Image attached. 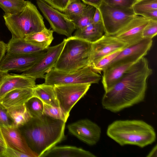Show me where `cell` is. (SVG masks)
Segmentation results:
<instances>
[{
    "instance_id": "14",
    "label": "cell",
    "mask_w": 157,
    "mask_h": 157,
    "mask_svg": "<svg viewBox=\"0 0 157 157\" xmlns=\"http://www.w3.org/2000/svg\"><path fill=\"white\" fill-rule=\"evenodd\" d=\"M127 46L124 43L113 36L104 34L92 44L90 65L104 56Z\"/></svg>"
},
{
    "instance_id": "34",
    "label": "cell",
    "mask_w": 157,
    "mask_h": 157,
    "mask_svg": "<svg viewBox=\"0 0 157 157\" xmlns=\"http://www.w3.org/2000/svg\"><path fill=\"white\" fill-rule=\"evenodd\" d=\"M44 0L52 7L63 13L70 2V0Z\"/></svg>"
},
{
    "instance_id": "3",
    "label": "cell",
    "mask_w": 157,
    "mask_h": 157,
    "mask_svg": "<svg viewBox=\"0 0 157 157\" xmlns=\"http://www.w3.org/2000/svg\"><path fill=\"white\" fill-rule=\"evenodd\" d=\"M92 43L72 36L65 39L64 46L54 68L71 72L90 66Z\"/></svg>"
},
{
    "instance_id": "33",
    "label": "cell",
    "mask_w": 157,
    "mask_h": 157,
    "mask_svg": "<svg viewBox=\"0 0 157 157\" xmlns=\"http://www.w3.org/2000/svg\"><path fill=\"white\" fill-rule=\"evenodd\" d=\"M157 34V20H151L143 30L142 37L152 39Z\"/></svg>"
},
{
    "instance_id": "30",
    "label": "cell",
    "mask_w": 157,
    "mask_h": 157,
    "mask_svg": "<svg viewBox=\"0 0 157 157\" xmlns=\"http://www.w3.org/2000/svg\"><path fill=\"white\" fill-rule=\"evenodd\" d=\"M43 114L53 119L66 122L68 116H67L59 107H56L44 103Z\"/></svg>"
},
{
    "instance_id": "12",
    "label": "cell",
    "mask_w": 157,
    "mask_h": 157,
    "mask_svg": "<svg viewBox=\"0 0 157 157\" xmlns=\"http://www.w3.org/2000/svg\"><path fill=\"white\" fill-rule=\"evenodd\" d=\"M151 20L136 15L116 34L113 35L127 46L134 44L143 39L142 33Z\"/></svg>"
},
{
    "instance_id": "24",
    "label": "cell",
    "mask_w": 157,
    "mask_h": 157,
    "mask_svg": "<svg viewBox=\"0 0 157 157\" xmlns=\"http://www.w3.org/2000/svg\"><path fill=\"white\" fill-rule=\"evenodd\" d=\"M53 31L46 28L40 32L28 35L24 38L28 42L43 49H47L54 39Z\"/></svg>"
},
{
    "instance_id": "38",
    "label": "cell",
    "mask_w": 157,
    "mask_h": 157,
    "mask_svg": "<svg viewBox=\"0 0 157 157\" xmlns=\"http://www.w3.org/2000/svg\"><path fill=\"white\" fill-rule=\"evenodd\" d=\"M87 5L91 6L95 8H98L103 2V0H81Z\"/></svg>"
},
{
    "instance_id": "17",
    "label": "cell",
    "mask_w": 157,
    "mask_h": 157,
    "mask_svg": "<svg viewBox=\"0 0 157 157\" xmlns=\"http://www.w3.org/2000/svg\"><path fill=\"white\" fill-rule=\"evenodd\" d=\"M152 39H143L134 44L126 46L108 65L124 59H140L147 55L152 46Z\"/></svg>"
},
{
    "instance_id": "32",
    "label": "cell",
    "mask_w": 157,
    "mask_h": 157,
    "mask_svg": "<svg viewBox=\"0 0 157 157\" xmlns=\"http://www.w3.org/2000/svg\"><path fill=\"white\" fill-rule=\"evenodd\" d=\"M136 0H103L106 4L114 7L121 9L132 8Z\"/></svg>"
},
{
    "instance_id": "6",
    "label": "cell",
    "mask_w": 157,
    "mask_h": 157,
    "mask_svg": "<svg viewBox=\"0 0 157 157\" xmlns=\"http://www.w3.org/2000/svg\"><path fill=\"white\" fill-rule=\"evenodd\" d=\"M105 34H116L136 15L132 8L121 9L109 6L103 2L98 8Z\"/></svg>"
},
{
    "instance_id": "15",
    "label": "cell",
    "mask_w": 157,
    "mask_h": 157,
    "mask_svg": "<svg viewBox=\"0 0 157 157\" xmlns=\"http://www.w3.org/2000/svg\"><path fill=\"white\" fill-rule=\"evenodd\" d=\"M7 147L28 155L30 157H37L28 145L19 128L12 126L1 127Z\"/></svg>"
},
{
    "instance_id": "2",
    "label": "cell",
    "mask_w": 157,
    "mask_h": 157,
    "mask_svg": "<svg viewBox=\"0 0 157 157\" xmlns=\"http://www.w3.org/2000/svg\"><path fill=\"white\" fill-rule=\"evenodd\" d=\"M107 136L121 146L132 145L143 147L154 142L153 127L140 120H117L108 127Z\"/></svg>"
},
{
    "instance_id": "45",
    "label": "cell",
    "mask_w": 157,
    "mask_h": 157,
    "mask_svg": "<svg viewBox=\"0 0 157 157\" xmlns=\"http://www.w3.org/2000/svg\"><path fill=\"white\" fill-rule=\"evenodd\" d=\"M77 1H81V0H70V2Z\"/></svg>"
},
{
    "instance_id": "7",
    "label": "cell",
    "mask_w": 157,
    "mask_h": 157,
    "mask_svg": "<svg viewBox=\"0 0 157 157\" xmlns=\"http://www.w3.org/2000/svg\"><path fill=\"white\" fill-rule=\"evenodd\" d=\"M91 84H64L54 85L59 107L68 116L76 103L89 90Z\"/></svg>"
},
{
    "instance_id": "37",
    "label": "cell",
    "mask_w": 157,
    "mask_h": 157,
    "mask_svg": "<svg viewBox=\"0 0 157 157\" xmlns=\"http://www.w3.org/2000/svg\"><path fill=\"white\" fill-rule=\"evenodd\" d=\"M141 16L151 20H157V10H152L148 11Z\"/></svg>"
},
{
    "instance_id": "9",
    "label": "cell",
    "mask_w": 157,
    "mask_h": 157,
    "mask_svg": "<svg viewBox=\"0 0 157 157\" xmlns=\"http://www.w3.org/2000/svg\"><path fill=\"white\" fill-rule=\"evenodd\" d=\"M47 49L28 54L7 53L0 63V71H25L31 68L44 56Z\"/></svg>"
},
{
    "instance_id": "10",
    "label": "cell",
    "mask_w": 157,
    "mask_h": 157,
    "mask_svg": "<svg viewBox=\"0 0 157 157\" xmlns=\"http://www.w3.org/2000/svg\"><path fill=\"white\" fill-rule=\"evenodd\" d=\"M65 39L59 44L49 47L44 56L34 66L24 71L23 75L35 79L44 78L45 74L54 67L64 46Z\"/></svg>"
},
{
    "instance_id": "41",
    "label": "cell",
    "mask_w": 157,
    "mask_h": 157,
    "mask_svg": "<svg viewBox=\"0 0 157 157\" xmlns=\"http://www.w3.org/2000/svg\"><path fill=\"white\" fill-rule=\"evenodd\" d=\"M0 146L4 148H6L7 147L6 141L1 127H0Z\"/></svg>"
},
{
    "instance_id": "19",
    "label": "cell",
    "mask_w": 157,
    "mask_h": 157,
    "mask_svg": "<svg viewBox=\"0 0 157 157\" xmlns=\"http://www.w3.org/2000/svg\"><path fill=\"white\" fill-rule=\"evenodd\" d=\"M94 154L81 148L71 146H54L41 157H95Z\"/></svg>"
},
{
    "instance_id": "8",
    "label": "cell",
    "mask_w": 157,
    "mask_h": 157,
    "mask_svg": "<svg viewBox=\"0 0 157 157\" xmlns=\"http://www.w3.org/2000/svg\"><path fill=\"white\" fill-rule=\"evenodd\" d=\"M36 2L53 32L67 38L72 36L75 29L73 21L67 15L52 7L44 0H36Z\"/></svg>"
},
{
    "instance_id": "11",
    "label": "cell",
    "mask_w": 157,
    "mask_h": 157,
    "mask_svg": "<svg viewBox=\"0 0 157 157\" xmlns=\"http://www.w3.org/2000/svg\"><path fill=\"white\" fill-rule=\"evenodd\" d=\"M67 128L71 134L89 145H95L100 140V128L89 119L79 120L68 124Z\"/></svg>"
},
{
    "instance_id": "43",
    "label": "cell",
    "mask_w": 157,
    "mask_h": 157,
    "mask_svg": "<svg viewBox=\"0 0 157 157\" xmlns=\"http://www.w3.org/2000/svg\"><path fill=\"white\" fill-rule=\"evenodd\" d=\"M8 74L7 72L0 71V85L5 77Z\"/></svg>"
},
{
    "instance_id": "23",
    "label": "cell",
    "mask_w": 157,
    "mask_h": 157,
    "mask_svg": "<svg viewBox=\"0 0 157 157\" xmlns=\"http://www.w3.org/2000/svg\"><path fill=\"white\" fill-rule=\"evenodd\" d=\"M33 96L39 98L44 103L59 107L54 86L44 83L37 85L33 88Z\"/></svg>"
},
{
    "instance_id": "28",
    "label": "cell",
    "mask_w": 157,
    "mask_h": 157,
    "mask_svg": "<svg viewBox=\"0 0 157 157\" xmlns=\"http://www.w3.org/2000/svg\"><path fill=\"white\" fill-rule=\"evenodd\" d=\"M25 104L32 118L39 117L43 114L44 103L39 98L33 96Z\"/></svg>"
},
{
    "instance_id": "31",
    "label": "cell",
    "mask_w": 157,
    "mask_h": 157,
    "mask_svg": "<svg viewBox=\"0 0 157 157\" xmlns=\"http://www.w3.org/2000/svg\"><path fill=\"white\" fill-rule=\"evenodd\" d=\"M87 5L81 1H74L69 4L63 13L71 19L82 12Z\"/></svg>"
},
{
    "instance_id": "13",
    "label": "cell",
    "mask_w": 157,
    "mask_h": 157,
    "mask_svg": "<svg viewBox=\"0 0 157 157\" xmlns=\"http://www.w3.org/2000/svg\"><path fill=\"white\" fill-rule=\"evenodd\" d=\"M139 59H127L107 65L103 70L102 82L105 92L110 89Z\"/></svg>"
},
{
    "instance_id": "16",
    "label": "cell",
    "mask_w": 157,
    "mask_h": 157,
    "mask_svg": "<svg viewBox=\"0 0 157 157\" xmlns=\"http://www.w3.org/2000/svg\"><path fill=\"white\" fill-rule=\"evenodd\" d=\"M36 79L22 74H9L5 77L0 85V98L6 93L19 88H33Z\"/></svg>"
},
{
    "instance_id": "27",
    "label": "cell",
    "mask_w": 157,
    "mask_h": 157,
    "mask_svg": "<svg viewBox=\"0 0 157 157\" xmlns=\"http://www.w3.org/2000/svg\"><path fill=\"white\" fill-rule=\"evenodd\" d=\"M132 9L136 15L141 16L150 10H157V0H136Z\"/></svg>"
},
{
    "instance_id": "44",
    "label": "cell",
    "mask_w": 157,
    "mask_h": 157,
    "mask_svg": "<svg viewBox=\"0 0 157 157\" xmlns=\"http://www.w3.org/2000/svg\"><path fill=\"white\" fill-rule=\"evenodd\" d=\"M5 148H4L1 147V146H0V155L1 154L2 152L5 149Z\"/></svg>"
},
{
    "instance_id": "5",
    "label": "cell",
    "mask_w": 157,
    "mask_h": 157,
    "mask_svg": "<svg viewBox=\"0 0 157 157\" xmlns=\"http://www.w3.org/2000/svg\"><path fill=\"white\" fill-rule=\"evenodd\" d=\"M99 73L90 66H87L71 72H64L54 67L45 75L44 83L55 85L64 84L98 83L101 79Z\"/></svg>"
},
{
    "instance_id": "1",
    "label": "cell",
    "mask_w": 157,
    "mask_h": 157,
    "mask_svg": "<svg viewBox=\"0 0 157 157\" xmlns=\"http://www.w3.org/2000/svg\"><path fill=\"white\" fill-rule=\"evenodd\" d=\"M65 122L43 114L32 118L21 127V132L31 150L41 157L46 151L65 140Z\"/></svg>"
},
{
    "instance_id": "40",
    "label": "cell",
    "mask_w": 157,
    "mask_h": 157,
    "mask_svg": "<svg viewBox=\"0 0 157 157\" xmlns=\"http://www.w3.org/2000/svg\"><path fill=\"white\" fill-rule=\"evenodd\" d=\"M6 51V44L3 41H0V63L5 55Z\"/></svg>"
},
{
    "instance_id": "21",
    "label": "cell",
    "mask_w": 157,
    "mask_h": 157,
    "mask_svg": "<svg viewBox=\"0 0 157 157\" xmlns=\"http://www.w3.org/2000/svg\"><path fill=\"white\" fill-rule=\"evenodd\" d=\"M13 127L20 128L32 118L25 104L10 107L6 109Z\"/></svg>"
},
{
    "instance_id": "42",
    "label": "cell",
    "mask_w": 157,
    "mask_h": 157,
    "mask_svg": "<svg viewBox=\"0 0 157 157\" xmlns=\"http://www.w3.org/2000/svg\"><path fill=\"white\" fill-rule=\"evenodd\" d=\"M157 145L155 146L151 150L148 154V155L147 156L148 157H157Z\"/></svg>"
},
{
    "instance_id": "29",
    "label": "cell",
    "mask_w": 157,
    "mask_h": 157,
    "mask_svg": "<svg viewBox=\"0 0 157 157\" xmlns=\"http://www.w3.org/2000/svg\"><path fill=\"white\" fill-rule=\"evenodd\" d=\"M122 49L118 50L104 56L96 62L92 63L90 67L96 72L101 73L104 68L119 54Z\"/></svg>"
},
{
    "instance_id": "35",
    "label": "cell",
    "mask_w": 157,
    "mask_h": 157,
    "mask_svg": "<svg viewBox=\"0 0 157 157\" xmlns=\"http://www.w3.org/2000/svg\"><path fill=\"white\" fill-rule=\"evenodd\" d=\"M0 157H30L29 155L9 147L5 148Z\"/></svg>"
},
{
    "instance_id": "18",
    "label": "cell",
    "mask_w": 157,
    "mask_h": 157,
    "mask_svg": "<svg viewBox=\"0 0 157 157\" xmlns=\"http://www.w3.org/2000/svg\"><path fill=\"white\" fill-rule=\"evenodd\" d=\"M33 97V88L16 89L8 92L0 98V105L6 109L25 104Z\"/></svg>"
},
{
    "instance_id": "46",
    "label": "cell",
    "mask_w": 157,
    "mask_h": 157,
    "mask_svg": "<svg viewBox=\"0 0 157 157\" xmlns=\"http://www.w3.org/2000/svg\"></svg>"
},
{
    "instance_id": "22",
    "label": "cell",
    "mask_w": 157,
    "mask_h": 157,
    "mask_svg": "<svg viewBox=\"0 0 157 157\" xmlns=\"http://www.w3.org/2000/svg\"><path fill=\"white\" fill-rule=\"evenodd\" d=\"M43 50L26 41L24 38L12 37L6 44V52L8 53L28 54Z\"/></svg>"
},
{
    "instance_id": "25",
    "label": "cell",
    "mask_w": 157,
    "mask_h": 157,
    "mask_svg": "<svg viewBox=\"0 0 157 157\" xmlns=\"http://www.w3.org/2000/svg\"><path fill=\"white\" fill-rule=\"evenodd\" d=\"M95 9L93 6L87 5L82 12L71 19L75 29L83 28L92 23Z\"/></svg>"
},
{
    "instance_id": "39",
    "label": "cell",
    "mask_w": 157,
    "mask_h": 157,
    "mask_svg": "<svg viewBox=\"0 0 157 157\" xmlns=\"http://www.w3.org/2000/svg\"><path fill=\"white\" fill-rule=\"evenodd\" d=\"M102 22L101 13L98 8H96L92 18V23L98 24Z\"/></svg>"
},
{
    "instance_id": "36",
    "label": "cell",
    "mask_w": 157,
    "mask_h": 157,
    "mask_svg": "<svg viewBox=\"0 0 157 157\" xmlns=\"http://www.w3.org/2000/svg\"><path fill=\"white\" fill-rule=\"evenodd\" d=\"M12 122L7 113L6 110L4 109L0 105V127L10 126Z\"/></svg>"
},
{
    "instance_id": "4",
    "label": "cell",
    "mask_w": 157,
    "mask_h": 157,
    "mask_svg": "<svg viewBox=\"0 0 157 157\" xmlns=\"http://www.w3.org/2000/svg\"><path fill=\"white\" fill-rule=\"evenodd\" d=\"M3 17L12 37L24 38L46 28L43 18L36 7L29 1L21 12L14 14H4Z\"/></svg>"
},
{
    "instance_id": "26",
    "label": "cell",
    "mask_w": 157,
    "mask_h": 157,
    "mask_svg": "<svg viewBox=\"0 0 157 157\" xmlns=\"http://www.w3.org/2000/svg\"><path fill=\"white\" fill-rule=\"evenodd\" d=\"M27 2L25 0H0V7L5 14H14L23 10Z\"/></svg>"
},
{
    "instance_id": "20",
    "label": "cell",
    "mask_w": 157,
    "mask_h": 157,
    "mask_svg": "<svg viewBox=\"0 0 157 157\" xmlns=\"http://www.w3.org/2000/svg\"><path fill=\"white\" fill-rule=\"evenodd\" d=\"M105 34L102 22L96 24L91 23L83 28L76 29L73 36L92 43Z\"/></svg>"
}]
</instances>
